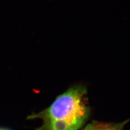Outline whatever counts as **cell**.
<instances>
[{
  "instance_id": "cell-1",
  "label": "cell",
  "mask_w": 130,
  "mask_h": 130,
  "mask_svg": "<svg viewBox=\"0 0 130 130\" xmlns=\"http://www.w3.org/2000/svg\"><path fill=\"white\" fill-rule=\"evenodd\" d=\"M87 93L84 85H75L59 95L50 107L27 119L43 121L36 130H80L90 115Z\"/></svg>"
},
{
  "instance_id": "cell-2",
  "label": "cell",
  "mask_w": 130,
  "mask_h": 130,
  "mask_svg": "<svg viewBox=\"0 0 130 130\" xmlns=\"http://www.w3.org/2000/svg\"><path fill=\"white\" fill-rule=\"evenodd\" d=\"M122 124L93 122L79 130H123Z\"/></svg>"
},
{
  "instance_id": "cell-3",
  "label": "cell",
  "mask_w": 130,
  "mask_h": 130,
  "mask_svg": "<svg viewBox=\"0 0 130 130\" xmlns=\"http://www.w3.org/2000/svg\"></svg>"
}]
</instances>
